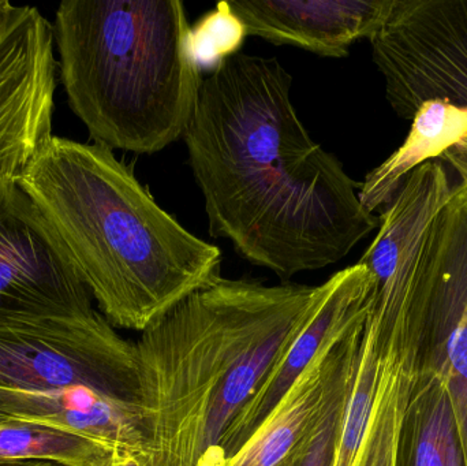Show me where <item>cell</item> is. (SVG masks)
I'll return each instance as SVG.
<instances>
[{
    "label": "cell",
    "instance_id": "obj_7",
    "mask_svg": "<svg viewBox=\"0 0 467 466\" xmlns=\"http://www.w3.org/2000/svg\"><path fill=\"white\" fill-rule=\"evenodd\" d=\"M0 385L92 391L142 410L136 344L100 312L51 327L0 331Z\"/></svg>",
    "mask_w": 467,
    "mask_h": 466
},
{
    "label": "cell",
    "instance_id": "obj_12",
    "mask_svg": "<svg viewBox=\"0 0 467 466\" xmlns=\"http://www.w3.org/2000/svg\"><path fill=\"white\" fill-rule=\"evenodd\" d=\"M395 0H234L227 2L244 33L275 46H293L318 57H345L370 38L391 14Z\"/></svg>",
    "mask_w": 467,
    "mask_h": 466
},
{
    "label": "cell",
    "instance_id": "obj_23",
    "mask_svg": "<svg viewBox=\"0 0 467 466\" xmlns=\"http://www.w3.org/2000/svg\"><path fill=\"white\" fill-rule=\"evenodd\" d=\"M16 466H66V465H59V464H54V462H26V464H21Z\"/></svg>",
    "mask_w": 467,
    "mask_h": 466
},
{
    "label": "cell",
    "instance_id": "obj_8",
    "mask_svg": "<svg viewBox=\"0 0 467 466\" xmlns=\"http://www.w3.org/2000/svg\"><path fill=\"white\" fill-rule=\"evenodd\" d=\"M369 41L400 118L430 100L467 107V0H395Z\"/></svg>",
    "mask_w": 467,
    "mask_h": 466
},
{
    "label": "cell",
    "instance_id": "obj_3",
    "mask_svg": "<svg viewBox=\"0 0 467 466\" xmlns=\"http://www.w3.org/2000/svg\"><path fill=\"white\" fill-rule=\"evenodd\" d=\"M16 181L115 328L142 333L222 276L221 249L166 212L104 145L51 136Z\"/></svg>",
    "mask_w": 467,
    "mask_h": 466
},
{
    "label": "cell",
    "instance_id": "obj_20",
    "mask_svg": "<svg viewBox=\"0 0 467 466\" xmlns=\"http://www.w3.org/2000/svg\"><path fill=\"white\" fill-rule=\"evenodd\" d=\"M443 158L449 159L458 170L462 178L467 177V136L457 147L451 148L449 152L444 153Z\"/></svg>",
    "mask_w": 467,
    "mask_h": 466
},
{
    "label": "cell",
    "instance_id": "obj_6",
    "mask_svg": "<svg viewBox=\"0 0 467 466\" xmlns=\"http://www.w3.org/2000/svg\"><path fill=\"white\" fill-rule=\"evenodd\" d=\"M98 314L46 216L16 178L0 174V331L51 327Z\"/></svg>",
    "mask_w": 467,
    "mask_h": 466
},
{
    "label": "cell",
    "instance_id": "obj_5",
    "mask_svg": "<svg viewBox=\"0 0 467 466\" xmlns=\"http://www.w3.org/2000/svg\"><path fill=\"white\" fill-rule=\"evenodd\" d=\"M447 353L428 322L417 273L408 289L372 292L332 466H395L411 397L422 380L443 374Z\"/></svg>",
    "mask_w": 467,
    "mask_h": 466
},
{
    "label": "cell",
    "instance_id": "obj_17",
    "mask_svg": "<svg viewBox=\"0 0 467 466\" xmlns=\"http://www.w3.org/2000/svg\"><path fill=\"white\" fill-rule=\"evenodd\" d=\"M193 47L200 67L213 66L236 54L244 33L239 19L230 11L227 2L219 3L215 11L205 16L194 29Z\"/></svg>",
    "mask_w": 467,
    "mask_h": 466
},
{
    "label": "cell",
    "instance_id": "obj_15",
    "mask_svg": "<svg viewBox=\"0 0 467 466\" xmlns=\"http://www.w3.org/2000/svg\"><path fill=\"white\" fill-rule=\"evenodd\" d=\"M395 466H466L443 374L427 378L414 391Z\"/></svg>",
    "mask_w": 467,
    "mask_h": 466
},
{
    "label": "cell",
    "instance_id": "obj_16",
    "mask_svg": "<svg viewBox=\"0 0 467 466\" xmlns=\"http://www.w3.org/2000/svg\"><path fill=\"white\" fill-rule=\"evenodd\" d=\"M119 450L85 435L25 421L0 423V466H107Z\"/></svg>",
    "mask_w": 467,
    "mask_h": 466
},
{
    "label": "cell",
    "instance_id": "obj_11",
    "mask_svg": "<svg viewBox=\"0 0 467 466\" xmlns=\"http://www.w3.org/2000/svg\"><path fill=\"white\" fill-rule=\"evenodd\" d=\"M372 287V275L359 262L320 285L309 316L222 440L221 465L257 431L318 353L368 316Z\"/></svg>",
    "mask_w": 467,
    "mask_h": 466
},
{
    "label": "cell",
    "instance_id": "obj_18",
    "mask_svg": "<svg viewBox=\"0 0 467 466\" xmlns=\"http://www.w3.org/2000/svg\"><path fill=\"white\" fill-rule=\"evenodd\" d=\"M443 378L467 466V308L450 342Z\"/></svg>",
    "mask_w": 467,
    "mask_h": 466
},
{
    "label": "cell",
    "instance_id": "obj_22",
    "mask_svg": "<svg viewBox=\"0 0 467 466\" xmlns=\"http://www.w3.org/2000/svg\"><path fill=\"white\" fill-rule=\"evenodd\" d=\"M107 466H142L139 457L136 454L125 453V451H119L117 456L112 459Z\"/></svg>",
    "mask_w": 467,
    "mask_h": 466
},
{
    "label": "cell",
    "instance_id": "obj_1",
    "mask_svg": "<svg viewBox=\"0 0 467 466\" xmlns=\"http://www.w3.org/2000/svg\"><path fill=\"white\" fill-rule=\"evenodd\" d=\"M291 84L276 57L236 52L202 79L183 136L211 235L283 281L340 262L379 227L299 119Z\"/></svg>",
    "mask_w": 467,
    "mask_h": 466
},
{
    "label": "cell",
    "instance_id": "obj_2",
    "mask_svg": "<svg viewBox=\"0 0 467 466\" xmlns=\"http://www.w3.org/2000/svg\"><path fill=\"white\" fill-rule=\"evenodd\" d=\"M320 286L221 276L136 342L142 466H221L219 446L287 349Z\"/></svg>",
    "mask_w": 467,
    "mask_h": 466
},
{
    "label": "cell",
    "instance_id": "obj_19",
    "mask_svg": "<svg viewBox=\"0 0 467 466\" xmlns=\"http://www.w3.org/2000/svg\"><path fill=\"white\" fill-rule=\"evenodd\" d=\"M345 405L328 419L317 440H315V445L298 466H332Z\"/></svg>",
    "mask_w": 467,
    "mask_h": 466
},
{
    "label": "cell",
    "instance_id": "obj_14",
    "mask_svg": "<svg viewBox=\"0 0 467 466\" xmlns=\"http://www.w3.org/2000/svg\"><path fill=\"white\" fill-rule=\"evenodd\" d=\"M467 136V107L430 100L417 109L408 139L369 172L359 188V200L369 212L386 205L406 178L430 161L443 158Z\"/></svg>",
    "mask_w": 467,
    "mask_h": 466
},
{
    "label": "cell",
    "instance_id": "obj_4",
    "mask_svg": "<svg viewBox=\"0 0 467 466\" xmlns=\"http://www.w3.org/2000/svg\"><path fill=\"white\" fill-rule=\"evenodd\" d=\"M57 71L96 144L139 155L185 136L202 67L180 0H65L55 11Z\"/></svg>",
    "mask_w": 467,
    "mask_h": 466
},
{
    "label": "cell",
    "instance_id": "obj_13",
    "mask_svg": "<svg viewBox=\"0 0 467 466\" xmlns=\"http://www.w3.org/2000/svg\"><path fill=\"white\" fill-rule=\"evenodd\" d=\"M5 421L67 430L139 457L144 450L142 410L92 391L27 390L0 385V423Z\"/></svg>",
    "mask_w": 467,
    "mask_h": 466
},
{
    "label": "cell",
    "instance_id": "obj_9",
    "mask_svg": "<svg viewBox=\"0 0 467 466\" xmlns=\"http://www.w3.org/2000/svg\"><path fill=\"white\" fill-rule=\"evenodd\" d=\"M54 46L52 25L33 5L0 37V174L18 177L54 136Z\"/></svg>",
    "mask_w": 467,
    "mask_h": 466
},
{
    "label": "cell",
    "instance_id": "obj_21",
    "mask_svg": "<svg viewBox=\"0 0 467 466\" xmlns=\"http://www.w3.org/2000/svg\"><path fill=\"white\" fill-rule=\"evenodd\" d=\"M22 5H13L7 0H0V37L5 35V30L13 24L14 19L18 16Z\"/></svg>",
    "mask_w": 467,
    "mask_h": 466
},
{
    "label": "cell",
    "instance_id": "obj_10",
    "mask_svg": "<svg viewBox=\"0 0 467 466\" xmlns=\"http://www.w3.org/2000/svg\"><path fill=\"white\" fill-rule=\"evenodd\" d=\"M367 317L318 353L257 431L221 466L301 464L328 419L348 401Z\"/></svg>",
    "mask_w": 467,
    "mask_h": 466
}]
</instances>
